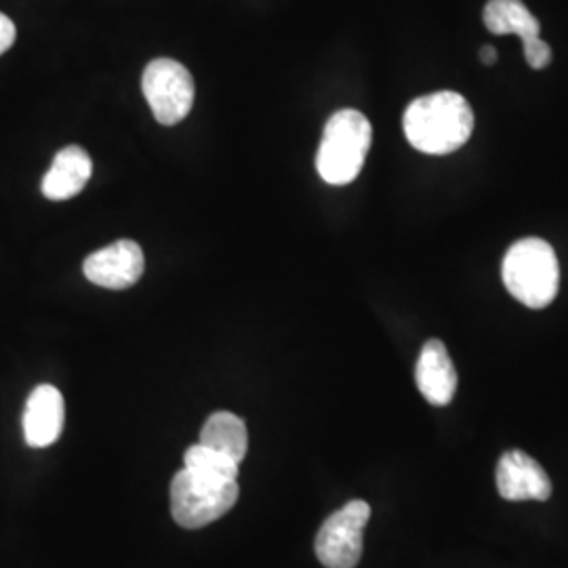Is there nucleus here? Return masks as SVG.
Wrapping results in <instances>:
<instances>
[{
  "instance_id": "nucleus-1",
  "label": "nucleus",
  "mask_w": 568,
  "mask_h": 568,
  "mask_svg": "<svg viewBox=\"0 0 568 568\" xmlns=\"http://www.w3.org/2000/svg\"><path fill=\"white\" fill-rule=\"evenodd\" d=\"M405 135L408 143L434 156L459 150L474 131V112L466 98L455 91H438L417 98L406 108Z\"/></svg>"
},
{
  "instance_id": "nucleus-2",
  "label": "nucleus",
  "mask_w": 568,
  "mask_h": 568,
  "mask_svg": "<svg viewBox=\"0 0 568 568\" xmlns=\"http://www.w3.org/2000/svg\"><path fill=\"white\" fill-rule=\"evenodd\" d=\"M504 283L520 304L544 310L560 288V264L551 244L541 239H523L509 246L501 267Z\"/></svg>"
},
{
  "instance_id": "nucleus-3",
  "label": "nucleus",
  "mask_w": 568,
  "mask_h": 568,
  "mask_svg": "<svg viewBox=\"0 0 568 568\" xmlns=\"http://www.w3.org/2000/svg\"><path fill=\"white\" fill-rule=\"evenodd\" d=\"M373 140V126L358 110H339L326 122L323 142L316 154V169L331 185L354 182L363 166Z\"/></svg>"
},
{
  "instance_id": "nucleus-4",
  "label": "nucleus",
  "mask_w": 568,
  "mask_h": 568,
  "mask_svg": "<svg viewBox=\"0 0 568 568\" xmlns=\"http://www.w3.org/2000/svg\"><path fill=\"white\" fill-rule=\"evenodd\" d=\"M239 480H220L180 469L171 483V514L183 528H203L236 506Z\"/></svg>"
},
{
  "instance_id": "nucleus-5",
  "label": "nucleus",
  "mask_w": 568,
  "mask_h": 568,
  "mask_svg": "<svg viewBox=\"0 0 568 568\" xmlns=\"http://www.w3.org/2000/svg\"><path fill=\"white\" fill-rule=\"evenodd\" d=\"M142 89L154 119L164 126L182 122L194 105V79L180 61H150L143 70Z\"/></svg>"
},
{
  "instance_id": "nucleus-6",
  "label": "nucleus",
  "mask_w": 568,
  "mask_h": 568,
  "mask_svg": "<svg viewBox=\"0 0 568 568\" xmlns=\"http://www.w3.org/2000/svg\"><path fill=\"white\" fill-rule=\"evenodd\" d=\"M371 506L361 499L333 511L316 535V556L326 568H356L363 558Z\"/></svg>"
},
{
  "instance_id": "nucleus-7",
  "label": "nucleus",
  "mask_w": 568,
  "mask_h": 568,
  "mask_svg": "<svg viewBox=\"0 0 568 568\" xmlns=\"http://www.w3.org/2000/svg\"><path fill=\"white\" fill-rule=\"evenodd\" d=\"M485 26L497 37L516 34L525 42V58L532 70H544L551 61V49L539 39L541 26L523 0H490L485 7Z\"/></svg>"
},
{
  "instance_id": "nucleus-8",
  "label": "nucleus",
  "mask_w": 568,
  "mask_h": 568,
  "mask_svg": "<svg viewBox=\"0 0 568 568\" xmlns=\"http://www.w3.org/2000/svg\"><path fill=\"white\" fill-rule=\"evenodd\" d=\"M145 260L140 244L133 241H116L105 248L89 255L82 265V272L89 283L103 288L122 291L138 283L143 276Z\"/></svg>"
},
{
  "instance_id": "nucleus-9",
  "label": "nucleus",
  "mask_w": 568,
  "mask_h": 568,
  "mask_svg": "<svg viewBox=\"0 0 568 568\" xmlns=\"http://www.w3.org/2000/svg\"><path fill=\"white\" fill-rule=\"evenodd\" d=\"M497 490L508 501H546L551 497V480L525 450H508L497 466Z\"/></svg>"
},
{
  "instance_id": "nucleus-10",
  "label": "nucleus",
  "mask_w": 568,
  "mask_h": 568,
  "mask_svg": "<svg viewBox=\"0 0 568 568\" xmlns=\"http://www.w3.org/2000/svg\"><path fill=\"white\" fill-rule=\"evenodd\" d=\"M65 406L58 387H34L23 410V436L28 447L47 448L60 440Z\"/></svg>"
},
{
  "instance_id": "nucleus-11",
  "label": "nucleus",
  "mask_w": 568,
  "mask_h": 568,
  "mask_svg": "<svg viewBox=\"0 0 568 568\" xmlns=\"http://www.w3.org/2000/svg\"><path fill=\"white\" fill-rule=\"evenodd\" d=\"M415 382L429 405H450L457 392V371L448 356L447 345L429 339L415 366Z\"/></svg>"
},
{
  "instance_id": "nucleus-12",
  "label": "nucleus",
  "mask_w": 568,
  "mask_h": 568,
  "mask_svg": "<svg viewBox=\"0 0 568 568\" xmlns=\"http://www.w3.org/2000/svg\"><path fill=\"white\" fill-rule=\"evenodd\" d=\"M91 156L79 145H68L55 154L51 169L47 171L42 180V194L49 201L74 199L91 180Z\"/></svg>"
},
{
  "instance_id": "nucleus-13",
  "label": "nucleus",
  "mask_w": 568,
  "mask_h": 568,
  "mask_svg": "<svg viewBox=\"0 0 568 568\" xmlns=\"http://www.w3.org/2000/svg\"><path fill=\"white\" fill-rule=\"evenodd\" d=\"M201 445L215 450H222L234 462H243L248 448V434L243 419L234 413L220 410L213 413L204 422L203 432H201Z\"/></svg>"
},
{
  "instance_id": "nucleus-14",
  "label": "nucleus",
  "mask_w": 568,
  "mask_h": 568,
  "mask_svg": "<svg viewBox=\"0 0 568 568\" xmlns=\"http://www.w3.org/2000/svg\"><path fill=\"white\" fill-rule=\"evenodd\" d=\"M183 466L196 474H203L209 478H220V480H239V462L227 457L222 450L204 447V445H194L187 448L183 455Z\"/></svg>"
},
{
  "instance_id": "nucleus-15",
  "label": "nucleus",
  "mask_w": 568,
  "mask_h": 568,
  "mask_svg": "<svg viewBox=\"0 0 568 568\" xmlns=\"http://www.w3.org/2000/svg\"><path fill=\"white\" fill-rule=\"evenodd\" d=\"M18 37V30H16V23L9 20L4 13H0V55L7 53Z\"/></svg>"
},
{
  "instance_id": "nucleus-16",
  "label": "nucleus",
  "mask_w": 568,
  "mask_h": 568,
  "mask_svg": "<svg viewBox=\"0 0 568 568\" xmlns=\"http://www.w3.org/2000/svg\"><path fill=\"white\" fill-rule=\"evenodd\" d=\"M480 60L485 65H493L495 61H497V51H495V47H490V44H485L483 49H480Z\"/></svg>"
}]
</instances>
